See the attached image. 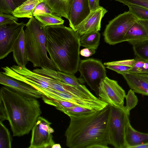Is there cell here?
I'll list each match as a JSON object with an SVG mask.
<instances>
[{
  "label": "cell",
  "mask_w": 148,
  "mask_h": 148,
  "mask_svg": "<svg viewBox=\"0 0 148 148\" xmlns=\"http://www.w3.org/2000/svg\"><path fill=\"white\" fill-rule=\"evenodd\" d=\"M110 106L89 114L70 116L64 134L70 148H93L97 145H110L108 121Z\"/></svg>",
  "instance_id": "cell-1"
},
{
  "label": "cell",
  "mask_w": 148,
  "mask_h": 148,
  "mask_svg": "<svg viewBox=\"0 0 148 148\" xmlns=\"http://www.w3.org/2000/svg\"><path fill=\"white\" fill-rule=\"evenodd\" d=\"M46 48L56 70L74 75L80 61V35L63 24L46 27Z\"/></svg>",
  "instance_id": "cell-2"
},
{
  "label": "cell",
  "mask_w": 148,
  "mask_h": 148,
  "mask_svg": "<svg viewBox=\"0 0 148 148\" xmlns=\"http://www.w3.org/2000/svg\"><path fill=\"white\" fill-rule=\"evenodd\" d=\"M0 101L3 105L13 136L28 134L42 114L37 99L3 86L0 90Z\"/></svg>",
  "instance_id": "cell-3"
},
{
  "label": "cell",
  "mask_w": 148,
  "mask_h": 148,
  "mask_svg": "<svg viewBox=\"0 0 148 148\" xmlns=\"http://www.w3.org/2000/svg\"><path fill=\"white\" fill-rule=\"evenodd\" d=\"M24 30L28 61L34 67H46L56 70L47 56L46 29L34 16L29 18Z\"/></svg>",
  "instance_id": "cell-4"
},
{
  "label": "cell",
  "mask_w": 148,
  "mask_h": 148,
  "mask_svg": "<svg viewBox=\"0 0 148 148\" xmlns=\"http://www.w3.org/2000/svg\"><path fill=\"white\" fill-rule=\"evenodd\" d=\"M130 113L125 108L110 106L108 130L110 145L115 148H127L125 139Z\"/></svg>",
  "instance_id": "cell-5"
},
{
  "label": "cell",
  "mask_w": 148,
  "mask_h": 148,
  "mask_svg": "<svg viewBox=\"0 0 148 148\" xmlns=\"http://www.w3.org/2000/svg\"><path fill=\"white\" fill-rule=\"evenodd\" d=\"M138 21L129 11L119 14L106 25L103 33L105 41L112 45L125 41L127 32Z\"/></svg>",
  "instance_id": "cell-6"
},
{
  "label": "cell",
  "mask_w": 148,
  "mask_h": 148,
  "mask_svg": "<svg viewBox=\"0 0 148 148\" xmlns=\"http://www.w3.org/2000/svg\"><path fill=\"white\" fill-rule=\"evenodd\" d=\"M78 71L81 77L98 96L101 81L107 77L105 67L101 62L91 58L81 60Z\"/></svg>",
  "instance_id": "cell-7"
},
{
  "label": "cell",
  "mask_w": 148,
  "mask_h": 148,
  "mask_svg": "<svg viewBox=\"0 0 148 148\" xmlns=\"http://www.w3.org/2000/svg\"><path fill=\"white\" fill-rule=\"evenodd\" d=\"M126 95L125 91L117 81L107 77L101 81L98 96L109 106L125 108L124 100Z\"/></svg>",
  "instance_id": "cell-8"
},
{
  "label": "cell",
  "mask_w": 148,
  "mask_h": 148,
  "mask_svg": "<svg viewBox=\"0 0 148 148\" xmlns=\"http://www.w3.org/2000/svg\"><path fill=\"white\" fill-rule=\"evenodd\" d=\"M51 123L40 116L32 130V136L29 148H51L55 144L52 134L54 130Z\"/></svg>",
  "instance_id": "cell-9"
},
{
  "label": "cell",
  "mask_w": 148,
  "mask_h": 148,
  "mask_svg": "<svg viewBox=\"0 0 148 148\" xmlns=\"http://www.w3.org/2000/svg\"><path fill=\"white\" fill-rule=\"evenodd\" d=\"M26 24L17 22L0 25V59L12 51L14 44Z\"/></svg>",
  "instance_id": "cell-10"
},
{
  "label": "cell",
  "mask_w": 148,
  "mask_h": 148,
  "mask_svg": "<svg viewBox=\"0 0 148 148\" xmlns=\"http://www.w3.org/2000/svg\"><path fill=\"white\" fill-rule=\"evenodd\" d=\"M108 11L101 6L91 11L90 14L75 28L74 31L80 36L92 32L100 31L103 17Z\"/></svg>",
  "instance_id": "cell-11"
},
{
  "label": "cell",
  "mask_w": 148,
  "mask_h": 148,
  "mask_svg": "<svg viewBox=\"0 0 148 148\" xmlns=\"http://www.w3.org/2000/svg\"><path fill=\"white\" fill-rule=\"evenodd\" d=\"M0 84L24 95L39 99L43 94L29 84L0 73Z\"/></svg>",
  "instance_id": "cell-12"
},
{
  "label": "cell",
  "mask_w": 148,
  "mask_h": 148,
  "mask_svg": "<svg viewBox=\"0 0 148 148\" xmlns=\"http://www.w3.org/2000/svg\"><path fill=\"white\" fill-rule=\"evenodd\" d=\"M90 12L88 0H74L68 20L70 27L74 30Z\"/></svg>",
  "instance_id": "cell-13"
},
{
  "label": "cell",
  "mask_w": 148,
  "mask_h": 148,
  "mask_svg": "<svg viewBox=\"0 0 148 148\" xmlns=\"http://www.w3.org/2000/svg\"><path fill=\"white\" fill-rule=\"evenodd\" d=\"M13 58L20 66H25L28 63L26 44L24 30L23 28L15 41L12 49Z\"/></svg>",
  "instance_id": "cell-14"
},
{
  "label": "cell",
  "mask_w": 148,
  "mask_h": 148,
  "mask_svg": "<svg viewBox=\"0 0 148 148\" xmlns=\"http://www.w3.org/2000/svg\"><path fill=\"white\" fill-rule=\"evenodd\" d=\"M122 75L135 92L148 96V82L136 74L128 73Z\"/></svg>",
  "instance_id": "cell-15"
},
{
  "label": "cell",
  "mask_w": 148,
  "mask_h": 148,
  "mask_svg": "<svg viewBox=\"0 0 148 148\" xmlns=\"http://www.w3.org/2000/svg\"><path fill=\"white\" fill-rule=\"evenodd\" d=\"M125 41L133 45L148 39V33L138 21L129 29L125 37Z\"/></svg>",
  "instance_id": "cell-16"
},
{
  "label": "cell",
  "mask_w": 148,
  "mask_h": 148,
  "mask_svg": "<svg viewBox=\"0 0 148 148\" xmlns=\"http://www.w3.org/2000/svg\"><path fill=\"white\" fill-rule=\"evenodd\" d=\"M125 139L127 148H132L134 146L148 142V134L135 130L131 125L129 119L126 128Z\"/></svg>",
  "instance_id": "cell-17"
},
{
  "label": "cell",
  "mask_w": 148,
  "mask_h": 148,
  "mask_svg": "<svg viewBox=\"0 0 148 148\" xmlns=\"http://www.w3.org/2000/svg\"><path fill=\"white\" fill-rule=\"evenodd\" d=\"M53 12L69 20L74 0H43Z\"/></svg>",
  "instance_id": "cell-18"
},
{
  "label": "cell",
  "mask_w": 148,
  "mask_h": 148,
  "mask_svg": "<svg viewBox=\"0 0 148 148\" xmlns=\"http://www.w3.org/2000/svg\"><path fill=\"white\" fill-rule=\"evenodd\" d=\"M43 0H27L16 8L12 14L18 18H31L33 16V11L36 6Z\"/></svg>",
  "instance_id": "cell-19"
},
{
  "label": "cell",
  "mask_w": 148,
  "mask_h": 148,
  "mask_svg": "<svg viewBox=\"0 0 148 148\" xmlns=\"http://www.w3.org/2000/svg\"><path fill=\"white\" fill-rule=\"evenodd\" d=\"M101 35L98 31H94L80 36L81 46L93 50H96L99 44Z\"/></svg>",
  "instance_id": "cell-20"
},
{
  "label": "cell",
  "mask_w": 148,
  "mask_h": 148,
  "mask_svg": "<svg viewBox=\"0 0 148 148\" xmlns=\"http://www.w3.org/2000/svg\"><path fill=\"white\" fill-rule=\"evenodd\" d=\"M34 17L45 27L63 24L64 21L61 17L56 14H45Z\"/></svg>",
  "instance_id": "cell-21"
},
{
  "label": "cell",
  "mask_w": 148,
  "mask_h": 148,
  "mask_svg": "<svg viewBox=\"0 0 148 148\" xmlns=\"http://www.w3.org/2000/svg\"><path fill=\"white\" fill-rule=\"evenodd\" d=\"M59 110L63 112L69 117L85 116L92 113L97 111L94 109L79 106H75L69 108L61 109Z\"/></svg>",
  "instance_id": "cell-22"
},
{
  "label": "cell",
  "mask_w": 148,
  "mask_h": 148,
  "mask_svg": "<svg viewBox=\"0 0 148 148\" xmlns=\"http://www.w3.org/2000/svg\"><path fill=\"white\" fill-rule=\"evenodd\" d=\"M132 47L136 56L148 61V39L132 45Z\"/></svg>",
  "instance_id": "cell-23"
},
{
  "label": "cell",
  "mask_w": 148,
  "mask_h": 148,
  "mask_svg": "<svg viewBox=\"0 0 148 148\" xmlns=\"http://www.w3.org/2000/svg\"><path fill=\"white\" fill-rule=\"evenodd\" d=\"M12 141L8 130L2 122H0V148H11Z\"/></svg>",
  "instance_id": "cell-24"
},
{
  "label": "cell",
  "mask_w": 148,
  "mask_h": 148,
  "mask_svg": "<svg viewBox=\"0 0 148 148\" xmlns=\"http://www.w3.org/2000/svg\"><path fill=\"white\" fill-rule=\"evenodd\" d=\"M42 99L46 103L54 106L59 110L60 109L71 108L77 106L67 101L47 97L42 95Z\"/></svg>",
  "instance_id": "cell-25"
},
{
  "label": "cell",
  "mask_w": 148,
  "mask_h": 148,
  "mask_svg": "<svg viewBox=\"0 0 148 148\" xmlns=\"http://www.w3.org/2000/svg\"><path fill=\"white\" fill-rule=\"evenodd\" d=\"M57 72L61 80L68 84L76 86L83 84L85 82L83 78H77L74 75L57 71Z\"/></svg>",
  "instance_id": "cell-26"
},
{
  "label": "cell",
  "mask_w": 148,
  "mask_h": 148,
  "mask_svg": "<svg viewBox=\"0 0 148 148\" xmlns=\"http://www.w3.org/2000/svg\"><path fill=\"white\" fill-rule=\"evenodd\" d=\"M129 11L138 20L148 21V9L137 5H127Z\"/></svg>",
  "instance_id": "cell-27"
},
{
  "label": "cell",
  "mask_w": 148,
  "mask_h": 148,
  "mask_svg": "<svg viewBox=\"0 0 148 148\" xmlns=\"http://www.w3.org/2000/svg\"><path fill=\"white\" fill-rule=\"evenodd\" d=\"M134 59V64L129 73L148 74V61L143 60L136 56Z\"/></svg>",
  "instance_id": "cell-28"
},
{
  "label": "cell",
  "mask_w": 148,
  "mask_h": 148,
  "mask_svg": "<svg viewBox=\"0 0 148 148\" xmlns=\"http://www.w3.org/2000/svg\"><path fill=\"white\" fill-rule=\"evenodd\" d=\"M125 98L126 100V105L125 108L129 113L130 111L134 108L137 104L138 100L135 92L130 89L126 95Z\"/></svg>",
  "instance_id": "cell-29"
},
{
  "label": "cell",
  "mask_w": 148,
  "mask_h": 148,
  "mask_svg": "<svg viewBox=\"0 0 148 148\" xmlns=\"http://www.w3.org/2000/svg\"><path fill=\"white\" fill-rule=\"evenodd\" d=\"M16 8L12 0H0V12L12 14Z\"/></svg>",
  "instance_id": "cell-30"
},
{
  "label": "cell",
  "mask_w": 148,
  "mask_h": 148,
  "mask_svg": "<svg viewBox=\"0 0 148 148\" xmlns=\"http://www.w3.org/2000/svg\"><path fill=\"white\" fill-rule=\"evenodd\" d=\"M45 14H56L43 1L39 3L36 7L33 15L34 16L36 15Z\"/></svg>",
  "instance_id": "cell-31"
},
{
  "label": "cell",
  "mask_w": 148,
  "mask_h": 148,
  "mask_svg": "<svg viewBox=\"0 0 148 148\" xmlns=\"http://www.w3.org/2000/svg\"><path fill=\"white\" fill-rule=\"evenodd\" d=\"M106 68L116 71L122 75L129 72L132 66L122 64H114L107 66Z\"/></svg>",
  "instance_id": "cell-32"
},
{
  "label": "cell",
  "mask_w": 148,
  "mask_h": 148,
  "mask_svg": "<svg viewBox=\"0 0 148 148\" xmlns=\"http://www.w3.org/2000/svg\"><path fill=\"white\" fill-rule=\"evenodd\" d=\"M18 20L12 14L0 12V25L16 22Z\"/></svg>",
  "instance_id": "cell-33"
},
{
  "label": "cell",
  "mask_w": 148,
  "mask_h": 148,
  "mask_svg": "<svg viewBox=\"0 0 148 148\" xmlns=\"http://www.w3.org/2000/svg\"><path fill=\"white\" fill-rule=\"evenodd\" d=\"M118 1L127 6L134 5L148 9V0H111Z\"/></svg>",
  "instance_id": "cell-34"
},
{
  "label": "cell",
  "mask_w": 148,
  "mask_h": 148,
  "mask_svg": "<svg viewBox=\"0 0 148 148\" xmlns=\"http://www.w3.org/2000/svg\"><path fill=\"white\" fill-rule=\"evenodd\" d=\"M135 62L134 59H128L120 61H113L104 63V65L108 66L114 64H122L127 65L132 67Z\"/></svg>",
  "instance_id": "cell-35"
},
{
  "label": "cell",
  "mask_w": 148,
  "mask_h": 148,
  "mask_svg": "<svg viewBox=\"0 0 148 148\" xmlns=\"http://www.w3.org/2000/svg\"><path fill=\"white\" fill-rule=\"evenodd\" d=\"M95 52V50H91L85 48L81 50L79 52V54L83 56L88 57L94 54Z\"/></svg>",
  "instance_id": "cell-36"
},
{
  "label": "cell",
  "mask_w": 148,
  "mask_h": 148,
  "mask_svg": "<svg viewBox=\"0 0 148 148\" xmlns=\"http://www.w3.org/2000/svg\"><path fill=\"white\" fill-rule=\"evenodd\" d=\"M7 120L8 118L5 112L3 105L0 101V122Z\"/></svg>",
  "instance_id": "cell-37"
},
{
  "label": "cell",
  "mask_w": 148,
  "mask_h": 148,
  "mask_svg": "<svg viewBox=\"0 0 148 148\" xmlns=\"http://www.w3.org/2000/svg\"><path fill=\"white\" fill-rule=\"evenodd\" d=\"M88 0L91 11L97 9L100 6L99 4V0Z\"/></svg>",
  "instance_id": "cell-38"
},
{
  "label": "cell",
  "mask_w": 148,
  "mask_h": 148,
  "mask_svg": "<svg viewBox=\"0 0 148 148\" xmlns=\"http://www.w3.org/2000/svg\"><path fill=\"white\" fill-rule=\"evenodd\" d=\"M27 0H12L16 8L21 5Z\"/></svg>",
  "instance_id": "cell-39"
},
{
  "label": "cell",
  "mask_w": 148,
  "mask_h": 148,
  "mask_svg": "<svg viewBox=\"0 0 148 148\" xmlns=\"http://www.w3.org/2000/svg\"><path fill=\"white\" fill-rule=\"evenodd\" d=\"M138 22L142 25L148 33V21L138 20Z\"/></svg>",
  "instance_id": "cell-40"
},
{
  "label": "cell",
  "mask_w": 148,
  "mask_h": 148,
  "mask_svg": "<svg viewBox=\"0 0 148 148\" xmlns=\"http://www.w3.org/2000/svg\"><path fill=\"white\" fill-rule=\"evenodd\" d=\"M132 148H148V142L134 146Z\"/></svg>",
  "instance_id": "cell-41"
},
{
  "label": "cell",
  "mask_w": 148,
  "mask_h": 148,
  "mask_svg": "<svg viewBox=\"0 0 148 148\" xmlns=\"http://www.w3.org/2000/svg\"><path fill=\"white\" fill-rule=\"evenodd\" d=\"M138 74L144 79L148 82V74Z\"/></svg>",
  "instance_id": "cell-42"
},
{
  "label": "cell",
  "mask_w": 148,
  "mask_h": 148,
  "mask_svg": "<svg viewBox=\"0 0 148 148\" xmlns=\"http://www.w3.org/2000/svg\"><path fill=\"white\" fill-rule=\"evenodd\" d=\"M61 146L59 144H55L52 147V148H61Z\"/></svg>",
  "instance_id": "cell-43"
}]
</instances>
